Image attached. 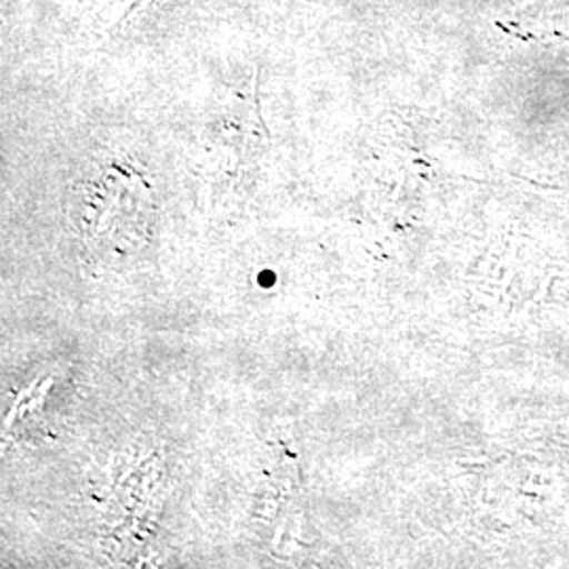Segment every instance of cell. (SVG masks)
Segmentation results:
<instances>
[{
	"label": "cell",
	"instance_id": "obj_1",
	"mask_svg": "<svg viewBox=\"0 0 569 569\" xmlns=\"http://www.w3.org/2000/svg\"><path fill=\"white\" fill-rule=\"evenodd\" d=\"M164 2L169 0H98L93 9V23L100 32L110 34L142 16L143 11L161 7Z\"/></svg>",
	"mask_w": 569,
	"mask_h": 569
}]
</instances>
